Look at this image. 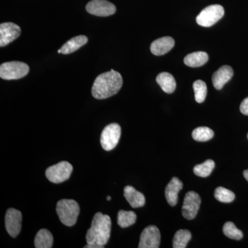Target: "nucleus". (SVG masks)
I'll use <instances>...</instances> for the list:
<instances>
[{
  "label": "nucleus",
  "mask_w": 248,
  "mask_h": 248,
  "mask_svg": "<svg viewBox=\"0 0 248 248\" xmlns=\"http://www.w3.org/2000/svg\"><path fill=\"white\" fill-rule=\"evenodd\" d=\"M208 61V54L202 51L189 54L184 58V63L186 66L192 68L203 66Z\"/></svg>",
  "instance_id": "19"
},
{
  "label": "nucleus",
  "mask_w": 248,
  "mask_h": 248,
  "mask_svg": "<svg viewBox=\"0 0 248 248\" xmlns=\"http://www.w3.org/2000/svg\"><path fill=\"white\" fill-rule=\"evenodd\" d=\"M192 238V234L187 230H180L174 234L173 239V248H185L187 247V243Z\"/></svg>",
  "instance_id": "22"
},
{
  "label": "nucleus",
  "mask_w": 248,
  "mask_h": 248,
  "mask_svg": "<svg viewBox=\"0 0 248 248\" xmlns=\"http://www.w3.org/2000/svg\"><path fill=\"white\" fill-rule=\"evenodd\" d=\"M215 167V161L208 159L202 164L197 165L193 169L196 175L200 177H208L213 172Z\"/></svg>",
  "instance_id": "23"
},
{
  "label": "nucleus",
  "mask_w": 248,
  "mask_h": 248,
  "mask_svg": "<svg viewBox=\"0 0 248 248\" xmlns=\"http://www.w3.org/2000/svg\"><path fill=\"white\" fill-rule=\"evenodd\" d=\"M29 66L22 62H9L0 66V78L5 80L19 79L27 76Z\"/></svg>",
  "instance_id": "4"
},
{
  "label": "nucleus",
  "mask_w": 248,
  "mask_h": 248,
  "mask_svg": "<svg viewBox=\"0 0 248 248\" xmlns=\"http://www.w3.org/2000/svg\"><path fill=\"white\" fill-rule=\"evenodd\" d=\"M174 39L171 37H164L155 40L151 46V51L153 55L161 56L169 53L174 46Z\"/></svg>",
  "instance_id": "13"
},
{
  "label": "nucleus",
  "mask_w": 248,
  "mask_h": 248,
  "mask_svg": "<svg viewBox=\"0 0 248 248\" xmlns=\"http://www.w3.org/2000/svg\"><path fill=\"white\" fill-rule=\"evenodd\" d=\"M156 81L165 93L171 94L175 91L177 84L174 77L170 73L166 72L160 73L156 77Z\"/></svg>",
  "instance_id": "18"
},
{
  "label": "nucleus",
  "mask_w": 248,
  "mask_h": 248,
  "mask_svg": "<svg viewBox=\"0 0 248 248\" xmlns=\"http://www.w3.org/2000/svg\"></svg>",
  "instance_id": "31"
},
{
  "label": "nucleus",
  "mask_w": 248,
  "mask_h": 248,
  "mask_svg": "<svg viewBox=\"0 0 248 248\" xmlns=\"http://www.w3.org/2000/svg\"><path fill=\"white\" fill-rule=\"evenodd\" d=\"M193 89L196 102L200 104L203 103L206 98L207 93H208L205 83L202 80H197L194 82Z\"/></svg>",
  "instance_id": "25"
},
{
  "label": "nucleus",
  "mask_w": 248,
  "mask_h": 248,
  "mask_svg": "<svg viewBox=\"0 0 248 248\" xmlns=\"http://www.w3.org/2000/svg\"><path fill=\"white\" fill-rule=\"evenodd\" d=\"M53 236L50 231L41 229L36 234L35 247L36 248H50L53 247Z\"/></svg>",
  "instance_id": "20"
},
{
  "label": "nucleus",
  "mask_w": 248,
  "mask_h": 248,
  "mask_svg": "<svg viewBox=\"0 0 248 248\" xmlns=\"http://www.w3.org/2000/svg\"><path fill=\"white\" fill-rule=\"evenodd\" d=\"M137 221V215L133 211L120 210L117 217V223L122 228L133 226Z\"/></svg>",
  "instance_id": "21"
},
{
  "label": "nucleus",
  "mask_w": 248,
  "mask_h": 248,
  "mask_svg": "<svg viewBox=\"0 0 248 248\" xmlns=\"http://www.w3.org/2000/svg\"><path fill=\"white\" fill-rule=\"evenodd\" d=\"M240 111L245 115H248V97L246 98L240 106Z\"/></svg>",
  "instance_id": "28"
},
{
  "label": "nucleus",
  "mask_w": 248,
  "mask_h": 248,
  "mask_svg": "<svg viewBox=\"0 0 248 248\" xmlns=\"http://www.w3.org/2000/svg\"><path fill=\"white\" fill-rule=\"evenodd\" d=\"M183 183L177 177H173L165 190L166 200L171 206H175L178 202V194L183 188Z\"/></svg>",
  "instance_id": "14"
},
{
  "label": "nucleus",
  "mask_w": 248,
  "mask_h": 248,
  "mask_svg": "<svg viewBox=\"0 0 248 248\" xmlns=\"http://www.w3.org/2000/svg\"><path fill=\"white\" fill-rule=\"evenodd\" d=\"M22 215L19 210L9 208L5 216V226L10 236L16 238L22 228Z\"/></svg>",
  "instance_id": "10"
},
{
  "label": "nucleus",
  "mask_w": 248,
  "mask_h": 248,
  "mask_svg": "<svg viewBox=\"0 0 248 248\" xmlns=\"http://www.w3.org/2000/svg\"><path fill=\"white\" fill-rule=\"evenodd\" d=\"M111 219L107 215L97 213L93 217L91 227L86 234L87 245L84 248H103L110 239Z\"/></svg>",
  "instance_id": "1"
},
{
  "label": "nucleus",
  "mask_w": 248,
  "mask_h": 248,
  "mask_svg": "<svg viewBox=\"0 0 248 248\" xmlns=\"http://www.w3.org/2000/svg\"><path fill=\"white\" fill-rule=\"evenodd\" d=\"M123 85V78L119 72L110 70L102 73L94 80L92 88L93 97L97 99H107L115 95Z\"/></svg>",
  "instance_id": "2"
},
{
  "label": "nucleus",
  "mask_w": 248,
  "mask_h": 248,
  "mask_svg": "<svg viewBox=\"0 0 248 248\" xmlns=\"http://www.w3.org/2000/svg\"><path fill=\"white\" fill-rule=\"evenodd\" d=\"M192 138L197 141H208L214 137V132L208 127H199L192 132Z\"/></svg>",
  "instance_id": "24"
},
{
  "label": "nucleus",
  "mask_w": 248,
  "mask_h": 248,
  "mask_svg": "<svg viewBox=\"0 0 248 248\" xmlns=\"http://www.w3.org/2000/svg\"><path fill=\"white\" fill-rule=\"evenodd\" d=\"M244 176L245 177V179H246V180L248 182V170H246L244 172Z\"/></svg>",
  "instance_id": "29"
},
{
  "label": "nucleus",
  "mask_w": 248,
  "mask_h": 248,
  "mask_svg": "<svg viewBox=\"0 0 248 248\" xmlns=\"http://www.w3.org/2000/svg\"><path fill=\"white\" fill-rule=\"evenodd\" d=\"M88 42L87 37L85 35L76 36L73 37L71 40L66 42L62 48L58 50V53L63 54V55H68L74 53L78 49L82 47Z\"/></svg>",
  "instance_id": "17"
},
{
  "label": "nucleus",
  "mask_w": 248,
  "mask_h": 248,
  "mask_svg": "<svg viewBox=\"0 0 248 248\" xmlns=\"http://www.w3.org/2000/svg\"><path fill=\"white\" fill-rule=\"evenodd\" d=\"M124 197L133 208H140L146 203L143 194L139 192L133 186H127L124 187Z\"/></svg>",
  "instance_id": "16"
},
{
  "label": "nucleus",
  "mask_w": 248,
  "mask_h": 248,
  "mask_svg": "<svg viewBox=\"0 0 248 248\" xmlns=\"http://www.w3.org/2000/svg\"><path fill=\"white\" fill-rule=\"evenodd\" d=\"M21 29L17 24L12 22L0 24V46H6L19 37Z\"/></svg>",
  "instance_id": "12"
},
{
  "label": "nucleus",
  "mask_w": 248,
  "mask_h": 248,
  "mask_svg": "<svg viewBox=\"0 0 248 248\" xmlns=\"http://www.w3.org/2000/svg\"><path fill=\"white\" fill-rule=\"evenodd\" d=\"M202 200L198 193L190 191L187 192L184 198L182 207V215L187 220L194 219L200 210Z\"/></svg>",
  "instance_id": "8"
},
{
  "label": "nucleus",
  "mask_w": 248,
  "mask_h": 248,
  "mask_svg": "<svg viewBox=\"0 0 248 248\" xmlns=\"http://www.w3.org/2000/svg\"><path fill=\"white\" fill-rule=\"evenodd\" d=\"M86 11L90 14L99 17H108L115 14V5L107 0H92L86 6Z\"/></svg>",
  "instance_id": "9"
},
{
  "label": "nucleus",
  "mask_w": 248,
  "mask_h": 248,
  "mask_svg": "<svg viewBox=\"0 0 248 248\" xmlns=\"http://www.w3.org/2000/svg\"><path fill=\"white\" fill-rule=\"evenodd\" d=\"M224 13V9L221 5H210L201 11L196 21L202 27H210L223 17Z\"/></svg>",
  "instance_id": "5"
},
{
  "label": "nucleus",
  "mask_w": 248,
  "mask_h": 248,
  "mask_svg": "<svg viewBox=\"0 0 248 248\" xmlns=\"http://www.w3.org/2000/svg\"><path fill=\"white\" fill-rule=\"evenodd\" d=\"M161 241V234L157 227L149 226L142 232L139 248H158Z\"/></svg>",
  "instance_id": "11"
},
{
  "label": "nucleus",
  "mask_w": 248,
  "mask_h": 248,
  "mask_svg": "<svg viewBox=\"0 0 248 248\" xmlns=\"http://www.w3.org/2000/svg\"><path fill=\"white\" fill-rule=\"evenodd\" d=\"M107 199L108 201H110L111 200V197H110V196H108Z\"/></svg>",
  "instance_id": "30"
},
{
  "label": "nucleus",
  "mask_w": 248,
  "mask_h": 248,
  "mask_svg": "<svg viewBox=\"0 0 248 248\" xmlns=\"http://www.w3.org/2000/svg\"><path fill=\"white\" fill-rule=\"evenodd\" d=\"M215 197L222 203H231L235 199L234 192L223 187H218L215 191Z\"/></svg>",
  "instance_id": "26"
},
{
  "label": "nucleus",
  "mask_w": 248,
  "mask_h": 248,
  "mask_svg": "<svg viewBox=\"0 0 248 248\" xmlns=\"http://www.w3.org/2000/svg\"><path fill=\"white\" fill-rule=\"evenodd\" d=\"M234 75L232 68L229 66H221L213 76V83L217 90H221L227 82L232 79Z\"/></svg>",
  "instance_id": "15"
},
{
  "label": "nucleus",
  "mask_w": 248,
  "mask_h": 248,
  "mask_svg": "<svg viewBox=\"0 0 248 248\" xmlns=\"http://www.w3.org/2000/svg\"><path fill=\"white\" fill-rule=\"evenodd\" d=\"M223 232L227 237L231 239L241 240L244 236L242 232L238 229L232 222H226L223 226Z\"/></svg>",
  "instance_id": "27"
},
{
  "label": "nucleus",
  "mask_w": 248,
  "mask_h": 248,
  "mask_svg": "<svg viewBox=\"0 0 248 248\" xmlns=\"http://www.w3.org/2000/svg\"><path fill=\"white\" fill-rule=\"evenodd\" d=\"M57 214L60 221L66 226L76 224L80 213L79 204L73 200H62L57 203Z\"/></svg>",
  "instance_id": "3"
},
{
  "label": "nucleus",
  "mask_w": 248,
  "mask_h": 248,
  "mask_svg": "<svg viewBox=\"0 0 248 248\" xmlns=\"http://www.w3.org/2000/svg\"><path fill=\"white\" fill-rule=\"evenodd\" d=\"M73 170L70 163L61 161L48 168L46 170V177L53 184H60L69 179Z\"/></svg>",
  "instance_id": "6"
},
{
  "label": "nucleus",
  "mask_w": 248,
  "mask_h": 248,
  "mask_svg": "<svg viewBox=\"0 0 248 248\" xmlns=\"http://www.w3.org/2000/svg\"><path fill=\"white\" fill-rule=\"evenodd\" d=\"M121 133L120 125L113 123L109 124L103 130L101 135V145L105 151L113 150L120 141Z\"/></svg>",
  "instance_id": "7"
}]
</instances>
